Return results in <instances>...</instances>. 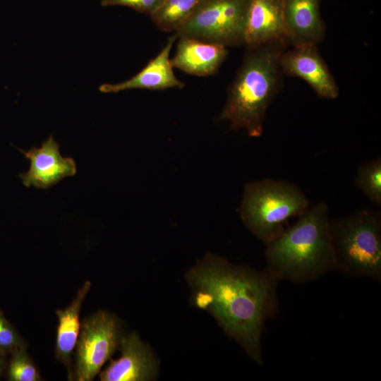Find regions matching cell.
<instances>
[{"instance_id": "obj_5", "label": "cell", "mask_w": 381, "mask_h": 381, "mask_svg": "<svg viewBox=\"0 0 381 381\" xmlns=\"http://www.w3.org/2000/svg\"><path fill=\"white\" fill-rule=\"evenodd\" d=\"M310 207V201L296 184L264 179L245 186L240 216L246 226L267 244L278 237L292 217Z\"/></svg>"}, {"instance_id": "obj_1", "label": "cell", "mask_w": 381, "mask_h": 381, "mask_svg": "<svg viewBox=\"0 0 381 381\" xmlns=\"http://www.w3.org/2000/svg\"><path fill=\"white\" fill-rule=\"evenodd\" d=\"M194 304L207 310L248 356L262 363L261 335L279 310L278 280L267 270L257 271L209 254L187 275Z\"/></svg>"}, {"instance_id": "obj_6", "label": "cell", "mask_w": 381, "mask_h": 381, "mask_svg": "<svg viewBox=\"0 0 381 381\" xmlns=\"http://www.w3.org/2000/svg\"><path fill=\"white\" fill-rule=\"evenodd\" d=\"M250 0H201L176 32L189 37L226 47L244 44Z\"/></svg>"}, {"instance_id": "obj_3", "label": "cell", "mask_w": 381, "mask_h": 381, "mask_svg": "<svg viewBox=\"0 0 381 381\" xmlns=\"http://www.w3.org/2000/svg\"><path fill=\"white\" fill-rule=\"evenodd\" d=\"M286 48L282 40L246 47L220 120L227 121L233 129L244 130L250 137L261 136L267 109L282 85L279 57Z\"/></svg>"}, {"instance_id": "obj_4", "label": "cell", "mask_w": 381, "mask_h": 381, "mask_svg": "<svg viewBox=\"0 0 381 381\" xmlns=\"http://www.w3.org/2000/svg\"><path fill=\"white\" fill-rule=\"evenodd\" d=\"M336 270L350 277L381 279V214L362 208L330 220Z\"/></svg>"}, {"instance_id": "obj_8", "label": "cell", "mask_w": 381, "mask_h": 381, "mask_svg": "<svg viewBox=\"0 0 381 381\" xmlns=\"http://www.w3.org/2000/svg\"><path fill=\"white\" fill-rule=\"evenodd\" d=\"M284 75L297 77L305 82L322 99H334L339 89L317 44H301L285 49L279 57Z\"/></svg>"}, {"instance_id": "obj_2", "label": "cell", "mask_w": 381, "mask_h": 381, "mask_svg": "<svg viewBox=\"0 0 381 381\" xmlns=\"http://www.w3.org/2000/svg\"><path fill=\"white\" fill-rule=\"evenodd\" d=\"M266 270L278 281L304 283L336 270L329 207L320 202L266 244Z\"/></svg>"}, {"instance_id": "obj_13", "label": "cell", "mask_w": 381, "mask_h": 381, "mask_svg": "<svg viewBox=\"0 0 381 381\" xmlns=\"http://www.w3.org/2000/svg\"><path fill=\"white\" fill-rule=\"evenodd\" d=\"M174 57L170 59L173 68L197 76L216 73L226 59L227 47L193 38L178 37Z\"/></svg>"}, {"instance_id": "obj_9", "label": "cell", "mask_w": 381, "mask_h": 381, "mask_svg": "<svg viewBox=\"0 0 381 381\" xmlns=\"http://www.w3.org/2000/svg\"><path fill=\"white\" fill-rule=\"evenodd\" d=\"M19 150L30 159L29 170L18 175L26 187L47 189L64 178L74 176L77 172L74 159L61 156L59 145L52 135L43 142L40 147H33L27 151Z\"/></svg>"}, {"instance_id": "obj_17", "label": "cell", "mask_w": 381, "mask_h": 381, "mask_svg": "<svg viewBox=\"0 0 381 381\" xmlns=\"http://www.w3.org/2000/svg\"><path fill=\"white\" fill-rule=\"evenodd\" d=\"M355 185L373 204L381 206V157L360 164Z\"/></svg>"}, {"instance_id": "obj_10", "label": "cell", "mask_w": 381, "mask_h": 381, "mask_svg": "<svg viewBox=\"0 0 381 381\" xmlns=\"http://www.w3.org/2000/svg\"><path fill=\"white\" fill-rule=\"evenodd\" d=\"M121 356L111 360L101 372L102 381H147L152 380L157 370V361L149 346L132 332L121 337Z\"/></svg>"}, {"instance_id": "obj_12", "label": "cell", "mask_w": 381, "mask_h": 381, "mask_svg": "<svg viewBox=\"0 0 381 381\" xmlns=\"http://www.w3.org/2000/svg\"><path fill=\"white\" fill-rule=\"evenodd\" d=\"M177 39L176 33L170 36L159 53L130 79L116 84H102L99 90L104 93H111L132 89H182L185 84L176 77L169 58L171 48Z\"/></svg>"}, {"instance_id": "obj_14", "label": "cell", "mask_w": 381, "mask_h": 381, "mask_svg": "<svg viewBox=\"0 0 381 381\" xmlns=\"http://www.w3.org/2000/svg\"><path fill=\"white\" fill-rule=\"evenodd\" d=\"M284 33L282 0H250L244 36L246 47L277 40L284 42Z\"/></svg>"}, {"instance_id": "obj_19", "label": "cell", "mask_w": 381, "mask_h": 381, "mask_svg": "<svg viewBox=\"0 0 381 381\" xmlns=\"http://www.w3.org/2000/svg\"><path fill=\"white\" fill-rule=\"evenodd\" d=\"M27 347L26 341L0 309V352L7 356Z\"/></svg>"}, {"instance_id": "obj_20", "label": "cell", "mask_w": 381, "mask_h": 381, "mask_svg": "<svg viewBox=\"0 0 381 381\" xmlns=\"http://www.w3.org/2000/svg\"><path fill=\"white\" fill-rule=\"evenodd\" d=\"M165 0H101L102 6H124L152 15Z\"/></svg>"}, {"instance_id": "obj_18", "label": "cell", "mask_w": 381, "mask_h": 381, "mask_svg": "<svg viewBox=\"0 0 381 381\" xmlns=\"http://www.w3.org/2000/svg\"><path fill=\"white\" fill-rule=\"evenodd\" d=\"M7 380L9 381H40L43 380L37 367L27 353L20 349L11 354L6 367Z\"/></svg>"}, {"instance_id": "obj_21", "label": "cell", "mask_w": 381, "mask_h": 381, "mask_svg": "<svg viewBox=\"0 0 381 381\" xmlns=\"http://www.w3.org/2000/svg\"><path fill=\"white\" fill-rule=\"evenodd\" d=\"M6 355L0 352V377L3 376V375L6 371V367H7V361L6 359Z\"/></svg>"}, {"instance_id": "obj_11", "label": "cell", "mask_w": 381, "mask_h": 381, "mask_svg": "<svg viewBox=\"0 0 381 381\" xmlns=\"http://www.w3.org/2000/svg\"><path fill=\"white\" fill-rule=\"evenodd\" d=\"M322 0H282L284 42L287 47L318 44L325 37L326 26L320 13Z\"/></svg>"}, {"instance_id": "obj_15", "label": "cell", "mask_w": 381, "mask_h": 381, "mask_svg": "<svg viewBox=\"0 0 381 381\" xmlns=\"http://www.w3.org/2000/svg\"><path fill=\"white\" fill-rule=\"evenodd\" d=\"M91 284L86 281L76 294L72 302L64 309H58L55 357L67 370L68 378L73 380L72 357L80 334L81 323L80 313Z\"/></svg>"}, {"instance_id": "obj_16", "label": "cell", "mask_w": 381, "mask_h": 381, "mask_svg": "<svg viewBox=\"0 0 381 381\" xmlns=\"http://www.w3.org/2000/svg\"><path fill=\"white\" fill-rule=\"evenodd\" d=\"M201 0H165L150 18L164 32H175L187 20Z\"/></svg>"}, {"instance_id": "obj_7", "label": "cell", "mask_w": 381, "mask_h": 381, "mask_svg": "<svg viewBox=\"0 0 381 381\" xmlns=\"http://www.w3.org/2000/svg\"><path fill=\"white\" fill-rule=\"evenodd\" d=\"M121 337L120 324L113 314L98 310L85 318L74 351L73 380H92L119 346Z\"/></svg>"}]
</instances>
